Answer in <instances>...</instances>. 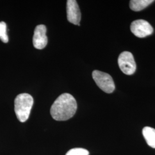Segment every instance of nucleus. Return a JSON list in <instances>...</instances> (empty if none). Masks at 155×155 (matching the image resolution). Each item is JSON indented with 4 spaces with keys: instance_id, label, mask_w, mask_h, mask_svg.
Segmentation results:
<instances>
[{
    "instance_id": "11",
    "label": "nucleus",
    "mask_w": 155,
    "mask_h": 155,
    "mask_svg": "<svg viewBox=\"0 0 155 155\" xmlns=\"http://www.w3.org/2000/svg\"><path fill=\"white\" fill-rule=\"evenodd\" d=\"M66 155H89V152L84 148H75L69 150Z\"/></svg>"
},
{
    "instance_id": "7",
    "label": "nucleus",
    "mask_w": 155,
    "mask_h": 155,
    "mask_svg": "<svg viewBox=\"0 0 155 155\" xmlns=\"http://www.w3.org/2000/svg\"><path fill=\"white\" fill-rule=\"evenodd\" d=\"M67 17L69 22L80 25L81 13L77 1L68 0L67 1Z\"/></svg>"
},
{
    "instance_id": "5",
    "label": "nucleus",
    "mask_w": 155,
    "mask_h": 155,
    "mask_svg": "<svg viewBox=\"0 0 155 155\" xmlns=\"http://www.w3.org/2000/svg\"><path fill=\"white\" fill-rule=\"evenodd\" d=\"M130 30L136 36L140 38L150 35L153 32L151 25L144 20H137L132 22Z\"/></svg>"
},
{
    "instance_id": "10",
    "label": "nucleus",
    "mask_w": 155,
    "mask_h": 155,
    "mask_svg": "<svg viewBox=\"0 0 155 155\" xmlns=\"http://www.w3.org/2000/svg\"><path fill=\"white\" fill-rule=\"evenodd\" d=\"M0 40L4 43H7L9 41L7 35V25L4 21L0 22Z\"/></svg>"
},
{
    "instance_id": "4",
    "label": "nucleus",
    "mask_w": 155,
    "mask_h": 155,
    "mask_svg": "<svg viewBox=\"0 0 155 155\" xmlns=\"http://www.w3.org/2000/svg\"><path fill=\"white\" fill-rule=\"evenodd\" d=\"M118 63L122 72L127 75L133 74L136 70V64L134 57L130 52H122L118 57Z\"/></svg>"
},
{
    "instance_id": "9",
    "label": "nucleus",
    "mask_w": 155,
    "mask_h": 155,
    "mask_svg": "<svg viewBox=\"0 0 155 155\" xmlns=\"http://www.w3.org/2000/svg\"><path fill=\"white\" fill-rule=\"evenodd\" d=\"M153 2V0H132L130 1L129 5L133 11L139 12L143 10Z\"/></svg>"
},
{
    "instance_id": "8",
    "label": "nucleus",
    "mask_w": 155,
    "mask_h": 155,
    "mask_svg": "<svg viewBox=\"0 0 155 155\" xmlns=\"http://www.w3.org/2000/svg\"><path fill=\"white\" fill-rule=\"evenodd\" d=\"M143 134L148 145L155 148V129L150 127H145L143 129Z\"/></svg>"
},
{
    "instance_id": "3",
    "label": "nucleus",
    "mask_w": 155,
    "mask_h": 155,
    "mask_svg": "<svg viewBox=\"0 0 155 155\" xmlns=\"http://www.w3.org/2000/svg\"><path fill=\"white\" fill-rule=\"evenodd\" d=\"M92 76L97 86L104 92L110 94L115 90L114 81L109 74L98 70H94Z\"/></svg>"
},
{
    "instance_id": "6",
    "label": "nucleus",
    "mask_w": 155,
    "mask_h": 155,
    "mask_svg": "<svg viewBox=\"0 0 155 155\" xmlns=\"http://www.w3.org/2000/svg\"><path fill=\"white\" fill-rule=\"evenodd\" d=\"M47 28L45 25H38L35 29L33 37L34 47L38 50L43 49L48 43V38L46 35Z\"/></svg>"
},
{
    "instance_id": "1",
    "label": "nucleus",
    "mask_w": 155,
    "mask_h": 155,
    "mask_svg": "<svg viewBox=\"0 0 155 155\" xmlns=\"http://www.w3.org/2000/svg\"><path fill=\"white\" fill-rule=\"evenodd\" d=\"M77 103L72 95L62 94L57 98L51 107V116L56 121H66L74 116Z\"/></svg>"
},
{
    "instance_id": "2",
    "label": "nucleus",
    "mask_w": 155,
    "mask_h": 155,
    "mask_svg": "<svg viewBox=\"0 0 155 155\" xmlns=\"http://www.w3.org/2000/svg\"><path fill=\"white\" fill-rule=\"evenodd\" d=\"M33 105V97L27 93L18 94L15 100V111L21 122L27 121Z\"/></svg>"
}]
</instances>
